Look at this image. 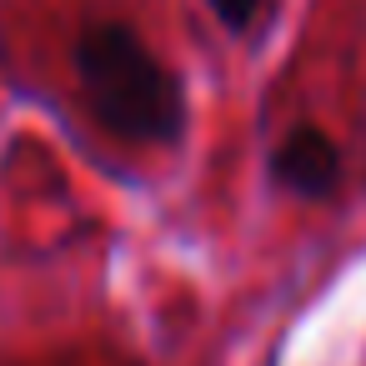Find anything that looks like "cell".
Here are the masks:
<instances>
[{"mask_svg": "<svg viewBox=\"0 0 366 366\" xmlns=\"http://www.w3.org/2000/svg\"><path fill=\"white\" fill-rule=\"evenodd\" d=\"M271 176L291 196L321 201L341 186V151L321 126H296L276 151H271Z\"/></svg>", "mask_w": 366, "mask_h": 366, "instance_id": "7a4b0ae2", "label": "cell"}, {"mask_svg": "<svg viewBox=\"0 0 366 366\" xmlns=\"http://www.w3.org/2000/svg\"><path fill=\"white\" fill-rule=\"evenodd\" d=\"M206 6L216 11V21L231 31V36H246L256 21H261V11H266V0H206Z\"/></svg>", "mask_w": 366, "mask_h": 366, "instance_id": "3957f363", "label": "cell"}, {"mask_svg": "<svg viewBox=\"0 0 366 366\" xmlns=\"http://www.w3.org/2000/svg\"><path fill=\"white\" fill-rule=\"evenodd\" d=\"M76 81L96 126L131 146H171L186 131V86L171 66L151 56V46L121 26L96 21L76 36Z\"/></svg>", "mask_w": 366, "mask_h": 366, "instance_id": "6da1fadb", "label": "cell"}]
</instances>
